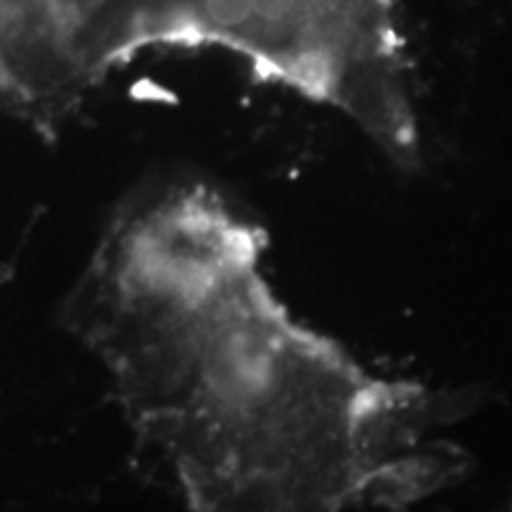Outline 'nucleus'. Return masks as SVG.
<instances>
[{
    "mask_svg": "<svg viewBox=\"0 0 512 512\" xmlns=\"http://www.w3.org/2000/svg\"><path fill=\"white\" fill-rule=\"evenodd\" d=\"M264 249L216 192L176 188L117 219L76 292V328L188 512L403 510L453 482L432 394L294 320Z\"/></svg>",
    "mask_w": 512,
    "mask_h": 512,
    "instance_id": "obj_1",
    "label": "nucleus"
},
{
    "mask_svg": "<svg viewBox=\"0 0 512 512\" xmlns=\"http://www.w3.org/2000/svg\"><path fill=\"white\" fill-rule=\"evenodd\" d=\"M387 0H140L136 48L211 41L351 114L399 162L418 133L387 34Z\"/></svg>",
    "mask_w": 512,
    "mask_h": 512,
    "instance_id": "obj_2",
    "label": "nucleus"
}]
</instances>
